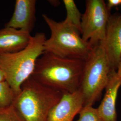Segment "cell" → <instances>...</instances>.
Returning a JSON list of instances; mask_svg holds the SVG:
<instances>
[{"mask_svg": "<svg viewBox=\"0 0 121 121\" xmlns=\"http://www.w3.org/2000/svg\"><path fill=\"white\" fill-rule=\"evenodd\" d=\"M84 62L44 52L37 60L31 77L62 94L73 93L79 88Z\"/></svg>", "mask_w": 121, "mask_h": 121, "instance_id": "cell-1", "label": "cell"}, {"mask_svg": "<svg viewBox=\"0 0 121 121\" xmlns=\"http://www.w3.org/2000/svg\"><path fill=\"white\" fill-rule=\"evenodd\" d=\"M62 95L30 77L22 83L12 105L23 121H47L51 110Z\"/></svg>", "mask_w": 121, "mask_h": 121, "instance_id": "cell-2", "label": "cell"}, {"mask_svg": "<svg viewBox=\"0 0 121 121\" xmlns=\"http://www.w3.org/2000/svg\"><path fill=\"white\" fill-rule=\"evenodd\" d=\"M45 34L37 33L32 36L26 48L18 52L0 54V67L16 95L20 92L22 83L30 78L37 60L44 52Z\"/></svg>", "mask_w": 121, "mask_h": 121, "instance_id": "cell-3", "label": "cell"}, {"mask_svg": "<svg viewBox=\"0 0 121 121\" xmlns=\"http://www.w3.org/2000/svg\"><path fill=\"white\" fill-rule=\"evenodd\" d=\"M51 35L44 41V52L61 57L85 60L94 47L82 39L80 31L64 21L57 22L43 14Z\"/></svg>", "mask_w": 121, "mask_h": 121, "instance_id": "cell-4", "label": "cell"}, {"mask_svg": "<svg viewBox=\"0 0 121 121\" xmlns=\"http://www.w3.org/2000/svg\"><path fill=\"white\" fill-rule=\"evenodd\" d=\"M112 71L102 45L94 47L85 60L79 89L83 98V107L99 101Z\"/></svg>", "mask_w": 121, "mask_h": 121, "instance_id": "cell-5", "label": "cell"}, {"mask_svg": "<svg viewBox=\"0 0 121 121\" xmlns=\"http://www.w3.org/2000/svg\"><path fill=\"white\" fill-rule=\"evenodd\" d=\"M110 12L103 0L86 1V9L81 19V35L93 47L104 39Z\"/></svg>", "mask_w": 121, "mask_h": 121, "instance_id": "cell-6", "label": "cell"}, {"mask_svg": "<svg viewBox=\"0 0 121 121\" xmlns=\"http://www.w3.org/2000/svg\"><path fill=\"white\" fill-rule=\"evenodd\" d=\"M106 54L112 70L116 71L121 57V14H111L108 18L105 38L100 43Z\"/></svg>", "mask_w": 121, "mask_h": 121, "instance_id": "cell-7", "label": "cell"}, {"mask_svg": "<svg viewBox=\"0 0 121 121\" xmlns=\"http://www.w3.org/2000/svg\"><path fill=\"white\" fill-rule=\"evenodd\" d=\"M83 98L79 89L63 94L59 101L52 108L47 121H73L83 107Z\"/></svg>", "mask_w": 121, "mask_h": 121, "instance_id": "cell-8", "label": "cell"}, {"mask_svg": "<svg viewBox=\"0 0 121 121\" xmlns=\"http://www.w3.org/2000/svg\"><path fill=\"white\" fill-rule=\"evenodd\" d=\"M35 0H16L13 15L4 26L30 33L35 21Z\"/></svg>", "mask_w": 121, "mask_h": 121, "instance_id": "cell-9", "label": "cell"}, {"mask_svg": "<svg viewBox=\"0 0 121 121\" xmlns=\"http://www.w3.org/2000/svg\"><path fill=\"white\" fill-rule=\"evenodd\" d=\"M121 86V79L116 71H112L105 88L104 98L96 108L101 121H117L116 104L118 92Z\"/></svg>", "mask_w": 121, "mask_h": 121, "instance_id": "cell-10", "label": "cell"}, {"mask_svg": "<svg viewBox=\"0 0 121 121\" xmlns=\"http://www.w3.org/2000/svg\"><path fill=\"white\" fill-rule=\"evenodd\" d=\"M32 35L30 33L12 27L0 29V54L18 52L26 48Z\"/></svg>", "mask_w": 121, "mask_h": 121, "instance_id": "cell-11", "label": "cell"}, {"mask_svg": "<svg viewBox=\"0 0 121 121\" xmlns=\"http://www.w3.org/2000/svg\"><path fill=\"white\" fill-rule=\"evenodd\" d=\"M66 16L63 21L77 29L81 33V24L82 14L73 0H63Z\"/></svg>", "mask_w": 121, "mask_h": 121, "instance_id": "cell-12", "label": "cell"}, {"mask_svg": "<svg viewBox=\"0 0 121 121\" xmlns=\"http://www.w3.org/2000/svg\"><path fill=\"white\" fill-rule=\"evenodd\" d=\"M16 97L12 88L7 81L0 82V108L12 106Z\"/></svg>", "mask_w": 121, "mask_h": 121, "instance_id": "cell-13", "label": "cell"}, {"mask_svg": "<svg viewBox=\"0 0 121 121\" xmlns=\"http://www.w3.org/2000/svg\"><path fill=\"white\" fill-rule=\"evenodd\" d=\"M78 114L79 118L77 121H101L97 109L92 106L83 107Z\"/></svg>", "mask_w": 121, "mask_h": 121, "instance_id": "cell-14", "label": "cell"}, {"mask_svg": "<svg viewBox=\"0 0 121 121\" xmlns=\"http://www.w3.org/2000/svg\"><path fill=\"white\" fill-rule=\"evenodd\" d=\"M0 121H23L13 105L0 108Z\"/></svg>", "mask_w": 121, "mask_h": 121, "instance_id": "cell-15", "label": "cell"}, {"mask_svg": "<svg viewBox=\"0 0 121 121\" xmlns=\"http://www.w3.org/2000/svg\"><path fill=\"white\" fill-rule=\"evenodd\" d=\"M121 4V0H108L106 4L107 7L109 11L111 9Z\"/></svg>", "mask_w": 121, "mask_h": 121, "instance_id": "cell-16", "label": "cell"}, {"mask_svg": "<svg viewBox=\"0 0 121 121\" xmlns=\"http://www.w3.org/2000/svg\"><path fill=\"white\" fill-rule=\"evenodd\" d=\"M6 80V76L4 71L0 67V82Z\"/></svg>", "mask_w": 121, "mask_h": 121, "instance_id": "cell-17", "label": "cell"}, {"mask_svg": "<svg viewBox=\"0 0 121 121\" xmlns=\"http://www.w3.org/2000/svg\"><path fill=\"white\" fill-rule=\"evenodd\" d=\"M116 72H117V75L120 78L121 80V57L120 60L119 61V62L118 63V65H117Z\"/></svg>", "mask_w": 121, "mask_h": 121, "instance_id": "cell-18", "label": "cell"}]
</instances>
